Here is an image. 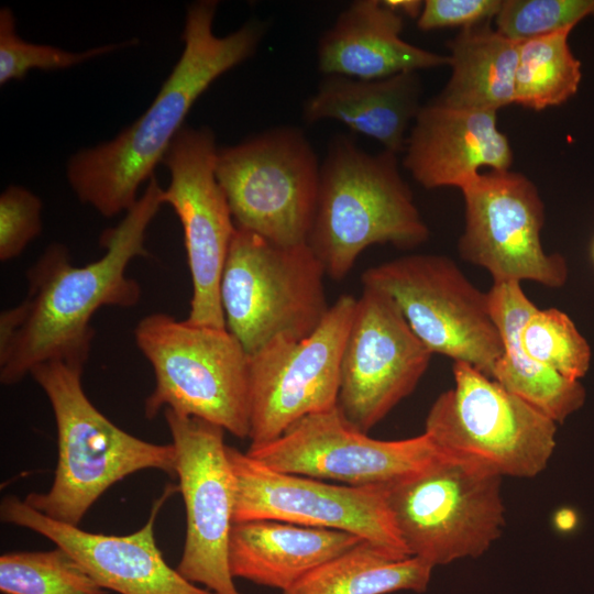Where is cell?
<instances>
[{"mask_svg": "<svg viewBox=\"0 0 594 594\" xmlns=\"http://www.w3.org/2000/svg\"><path fill=\"white\" fill-rule=\"evenodd\" d=\"M355 304L354 296L343 294L308 337H278L249 355L250 447L337 406L341 356Z\"/></svg>", "mask_w": 594, "mask_h": 594, "instance_id": "8fae6325", "label": "cell"}, {"mask_svg": "<svg viewBox=\"0 0 594 594\" xmlns=\"http://www.w3.org/2000/svg\"><path fill=\"white\" fill-rule=\"evenodd\" d=\"M429 229L404 180L397 154H371L346 135L331 139L320 166L316 211L307 244L326 275L343 279L374 244L416 248Z\"/></svg>", "mask_w": 594, "mask_h": 594, "instance_id": "3957f363", "label": "cell"}, {"mask_svg": "<svg viewBox=\"0 0 594 594\" xmlns=\"http://www.w3.org/2000/svg\"><path fill=\"white\" fill-rule=\"evenodd\" d=\"M320 166L304 131L282 125L220 147L216 176L237 229L290 246L307 243Z\"/></svg>", "mask_w": 594, "mask_h": 594, "instance_id": "ba28073f", "label": "cell"}, {"mask_svg": "<svg viewBox=\"0 0 594 594\" xmlns=\"http://www.w3.org/2000/svg\"><path fill=\"white\" fill-rule=\"evenodd\" d=\"M487 293L504 348L493 378L556 424L563 422L583 406L586 394L580 381L562 376L522 350V328L538 307L518 282H493Z\"/></svg>", "mask_w": 594, "mask_h": 594, "instance_id": "603a6c76", "label": "cell"}, {"mask_svg": "<svg viewBox=\"0 0 594 594\" xmlns=\"http://www.w3.org/2000/svg\"><path fill=\"white\" fill-rule=\"evenodd\" d=\"M176 449V476L186 510V538L177 571L215 594H242L231 574L234 475L224 429L204 419L163 410Z\"/></svg>", "mask_w": 594, "mask_h": 594, "instance_id": "9a60e30c", "label": "cell"}, {"mask_svg": "<svg viewBox=\"0 0 594 594\" xmlns=\"http://www.w3.org/2000/svg\"><path fill=\"white\" fill-rule=\"evenodd\" d=\"M349 532L278 520L235 522L229 542L232 576L282 592L359 542Z\"/></svg>", "mask_w": 594, "mask_h": 594, "instance_id": "7402d4cb", "label": "cell"}, {"mask_svg": "<svg viewBox=\"0 0 594 594\" xmlns=\"http://www.w3.org/2000/svg\"><path fill=\"white\" fill-rule=\"evenodd\" d=\"M218 150L210 128L184 125L161 162L170 174L162 200L174 209L184 230L193 284L186 321L227 329L220 282L237 228L216 176Z\"/></svg>", "mask_w": 594, "mask_h": 594, "instance_id": "2e32d148", "label": "cell"}, {"mask_svg": "<svg viewBox=\"0 0 594 594\" xmlns=\"http://www.w3.org/2000/svg\"><path fill=\"white\" fill-rule=\"evenodd\" d=\"M503 0H425L417 19L421 31L443 28L466 29L490 23L499 12Z\"/></svg>", "mask_w": 594, "mask_h": 594, "instance_id": "1f68e13d", "label": "cell"}, {"mask_svg": "<svg viewBox=\"0 0 594 594\" xmlns=\"http://www.w3.org/2000/svg\"><path fill=\"white\" fill-rule=\"evenodd\" d=\"M453 377L454 386L431 405L424 432L441 450L502 476L543 471L556 448L557 424L466 363L454 362Z\"/></svg>", "mask_w": 594, "mask_h": 594, "instance_id": "9c48e42d", "label": "cell"}, {"mask_svg": "<svg viewBox=\"0 0 594 594\" xmlns=\"http://www.w3.org/2000/svg\"><path fill=\"white\" fill-rule=\"evenodd\" d=\"M363 286L387 294L433 354L466 363L493 378L503 340L488 293L474 286L454 261L411 254L364 271Z\"/></svg>", "mask_w": 594, "mask_h": 594, "instance_id": "30bf717a", "label": "cell"}, {"mask_svg": "<svg viewBox=\"0 0 594 594\" xmlns=\"http://www.w3.org/2000/svg\"><path fill=\"white\" fill-rule=\"evenodd\" d=\"M519 45L490 23L460 30L447 43L451 76L435 100L493 112L514 103Z\"/></svg>", "mask_w": 594, "mask_h": 594, "instance_id": "cb8c5ba5", "label": "cell"}, {"mask_svg": "<svg viewBox=\"0 0 594 594\" xmlns=\"http://www.w3.org/2000/svg\"><path fill=\"white\" fill-rule=\"evenodd\" d=\"M591 251H592V258H593V261H594V240H593V243H592V249H591Z\"/></svg>", "mask_w": 594, "mask_h": 594, "instance_id": "836d02e7", "label": "cell"}, {"mask_svg": "<svg viewBox=\"0 0 594 594\" xmlns=\"http://www.w3.org/2000/svg\"><path fill=\"white\" fill-rule=\"evenodd\" d=\"M514 153L497 127V112L422 105L408 133L403 166L426 189H462L481 173L507 170Z\"/></svg>", "mask_w": 594, "mask_h": 594, "instance_id": "d6986e66", "label": "cell"}, {"mask_svg": "<svg viewBox=\"0 0 594 594\" xmlns=\"http://www.w3.org/2000/svg\"><path fill=\"white\" fill-rule=\"evenodd\" d=\"M3 594H107L65 549L8 552L0 557Z\"/></svg>", "mask_w": 594, "mask_h": 594, "instance_id": "4316f807", "label": "cell"}, {"mask_svg": "<svg viewBox=\"0 0 594 594\" xmlns=\"http://www.w3.org/2000/svg\"><path fill=\"white\" fill-rule=\"evenodd\" d=\"M421 96L418 72L371 80L327 75L304 102L302 118L307 123L337 120L398 155L422 107Z\"/></svg>", "mask_w": 594, "mask_h": 594, "instance_id": "44dd1931", "label": "cell"}, {"mask_svg": "<svg viewBox=\"0 0 594 594\" xmlns=\"http://www.w3.org/2000/svg\"><path fill=\"white\" fill-rule=\"evenodd\" d=\"M431 356L396 302L363 286L342 351L338 408L367 433L414 392Z\"/></svg>", "mask_w": 594, "mask_h": 594, "instance_id": "e0dca14e", "label": "cell"}, {"mask_svg": "<svg viewBox=\"0 0 594 594\" xmlns=\"http://www.w3.org/2000/svg\"><path fill=\"white\" fill-rule=\"evenodd\" d=\"M245 453L282 473L355 487L392 485L454 457L425 432L402 440L374 439L338 406L299 419L278 438L249 447Z\"/></svg>", "mask_w": 594, "mask_h": 594, "instance_id": "7c38bea8", "label": "cell"}, {"mask_svg": "<svg viewBox=\"0 0 594 594\" xmlns=\"http://www.w3.org/2000/svg\"><path fill=\"white\" fill-rule=\"evenodd\" d=\"M218 2L199 0L187 8L183 53L147 110L113 140L74 154L67 178L78 199L111 218L129 211L140 186L150 180L195 101L221 75L250 58L267 29L252 20L217 36Z\"/></svg>", "mask_w": 594, "mask_h": 594, "instance_id": "7a4b0ae2", "label": "cell"}, {"mask_svg": "<svg viewBox=\"0 0 594 594\" xmlns=\"http://www.w3.org/2000/svg\"><path fill=\"white\" fill-rule=\"evenodd\" d=\"M501 482L488 466L454 455L385 486L409 556L435 568L484 554L505 525Z\"/></svg>", "mask_w": 594, "mask_h": 594, "instance_id": "52a82bcc", "label": "cell"}, {"mask_svg": "<svg viewBox=\"0 0 594 594\" xmlns=\"http://www.w3.org/2000/svg\"><path fill=\"white\" fill-rule=\"evenodd\" d=\"M177 491L178 486L167 484L153 502L142 528L123 536L89 532L54 520L14 495L2 498L0 518L6 524L33 530L65 549L105 590L119 594H215L169 566L157 547V515Z\"/></svg>", "mask_w": 594, "mask_h": 594, "instance_id": "ac0fdd59", "label": "cell"}, {"mask_svg": "<svg viewBox=\"0 0 594 594\" xmlns=\"http://www.w3.org/2000/svg\"><path fill=\"white\" fill-rule=\"evenodd\" d=\"M134 340L155 377L146 418L169 408L249 438V354L227 329L154 312L138 322Z\"/></svg>", "mask_w": 594, "mask_h": 594, "instance_id": "5b68a950", "label": "cell"}, {"mask_svg": "<svg viewBox=\"0 0 594 594\" xmlns=\"http://www.w3.org/2000/svg\"><path fill=\"white\" fill-rule=\"evenodd\" d=\"M42 200L20 186L0 196V261L19 256L42 231Z\"/></svg>", "mask_w": 594, "mask_h": 594, "instance_id": "4dcf8cb0", "label": "cell"}, {"mask_svg": "<svg viewBox=\"0 0 594 594\" xmlns=\"http://www.w3.org/2000/svg\"><path fill=\"white\" fill-rule=\"evenodd\" d=\"M594 18V0H503L495 29L516 40L548 35Z\"/></svg>", "mask_w": 594, "mask_h": 594, "instance_id": "f546056e", "label": "cell"}, {"mask_svg": "<svg viewBox=\"0 0 594 594\" xmlns=\"http://www.w3.org/2000/svg\"><path fill=\"white\" fill-rule=\"evenodd\" d=\"M525 353L564 377L579 381L591 364V348L571 318L557 308H537L521 331Z\"/></svg>", "mask_w": 594, "mask_h": 594, "instance_id": "83f0119b", "label": "cell"}, {"mask_svg": "<svg viewBox=\"0 0 594 594\" xmlns=\"http://www.w3.org/2000/svg\"><path fill=\"white\" fill-rule=\"evenodd\" d=\"M573 29L520 42L514 103L541 111L566 102L578 92L582 64L569 44Z\"/></svg>", "mask_w": 594, "mask_h": 594, "instance_id": "484cf974", "label": "cell"}, {"mask_svg": "<svg viewBox=\"0 0 594 594\" xmlns=\"http://www.w3.org/2000/svg\"><path fill=\"white\" fill-rule=\"evenodd\" d=\"M324 276L307 243L278 245L235 229L220 282L227 330L249 355L278 337H308L330 308Z\"/></svg>", "mask_w": 594, "mask_h": 594, "instance_id": "8992f818", "label": "cell"}, {"mask_svg": "<svg viewBox=\"0 0 594 594\" xmlns=\"http://www.w3.org/2000/svg\"><path fill=\"white\" fill-rule=\"evenodd\" d=\"M384 4L399 15L418 19L422 8L421 0H383Z\"/></svg>", "mask_w": 594, "mask_h": 594, "instance_id": "d6a6232c", "label": "cell"}, {"mask_svg": "<svg viewBox=\"0 0 594 594\" xmlns=\"http://www.w3.org/2000/svg\"><path fill=\"white\" fill-rule=\"evenodd\" d=\"M163 189L153 176L135 205L100 238L101 257L73 265L67 248L50 244L26 273L28 293L0 315V381L14 385L37 365L62 362L84 369L94 315L102 307L131 308L141 298L127 275L135 257L147 256L146 230L160 210Z\"/></svg>", "mask_w": 594, "mask_h": 594, "instance_id": "6da1fadb", "label": "cell"}, {"mask_svg": "<svg viewBox=\"0 0 594 594\" xmlns=\"http://www.w3.org/2000/svg\"><path fill=\"white\" fill-rule=\"evenodd\" d=\"M127 41L95 47L81 53L64 51L51 45L28 43L15 32V19L9 8L0 10V85L23 79L30 69L54 70L80 64L121 46L135 44Z\"/></svg>", "mask_w": 594, "mask_h": 594, "instance_id": "f1b7e54d", "label": "cell"}, {"mask_svg": "<svg viewBox=\"0 0 594 594\" xmlns=\"http://www.w3.org/2000/svg\"><path fill=\"white\" fill-rule=\"evenodd\" d=\"M84 369L62 362L35 366L30 375L53 409L57 431V464L45 493H30L24 502L45 516L78 526L95 502L114 483L142 470L176 477L174 444H157L116 426L87 397Z\"/></svg>", "mask_w": 594, "mask_h": 594, "instance_id": "277c9868", "label": "cell"}, {"mask_svg": "<svg viewBox=\"0 0 594 594\" xmlns=\"http://www.w3.org/2000/svg\"><path fill=\"white\" fill-rule=\"evenodd\" d=\"M461 191L464 229L458 250L464 261L485 268L493 282L565 284L564 257L547 253L541 243L544 204L531 179L510 169L488 170Z\"/></svg>", "mask_w": 594, "mask_h": 594, "instance_id": "5bb4252c", "label": "cell"}, {"mask_svg": "<svg viewBox=\"0 0 594 594\" xmlns=\"http://www.w3.org/2000/svg\"><path fill=\"white\" fill-rule=\"evenodd\" d=\"M234 475V524L278 520L352 534L395 559L410 557L389 510L385 486L355 487L275 471L227 446Z\"/></svg>", "mask_w": 594, "mask_h": 594, "instance_id": "4fadbf2b", "label": "cell"}, {"mask_svg": "<svg viewBox=\"0 0 594 594\" xmlns=\"http://www.w3.org/2000/svg\"><path fill=\"white\" fill-rule=\"evenodd\" d=\"M404 18L380 0H356L341 11L318 42V68L324 75L381 79L405 72L449 65V56L400 36Z\"/></svg>", "mask_w": 594, "mask_h": 594, "instance_id": "ffe728a7", "label": "cell"}, {"mask_svg": "<svg viewBox=\"0 0 594 594\" xmlns=\"http://www.w3.org/2000/svg\"><path fill=\"white\" fill-rule=\"evenodd\" d=\"M433 566L416 557L395 559L369 541L316 568L283 594H388L422 593Z\"/></svg>", "mask_w": 594, "mask_h": 594, "instance_id": "d4e9b609", "label": "cell"}]
</instances>
